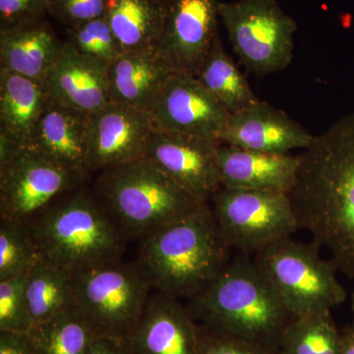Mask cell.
Returning <instances> with one entry per match:
<instances>
[{
	"label": "cell",
	"instance_id": "35",
	"mask_svg": "<svg viewBox=\"0 0 354 354\" xmlns=\"http://www.w3.org/2000/svg\"><path fill=\"white\" fill-rule=\"evenodd\" d=\"M0 354H36L27 334L0 332Z\"/></svg>",
	"mask_w": 354,
	"mask_h": 354
},
{
	"label": "cell",
	"instance_id": "31",
	"mask_svg": "<svg viewBox=\"0 0 354 354\" xmlns=\"http://www.w3.org/2000/svg\"><path fill=\"white\" fill-rule=\"evenodd\" d=\"M109 0H50L48 13L72 27L104 17Z\"/></svg>",
	"mask_w": 354,
	"mask_h": 354
},
{
	"label": "cell",
	"instance_id": "21",
	"mask_svg": "<svg viewBox=\"0 0 354 354\" xmlns=\"http://www.w3.org/2000/svg\"><path fill=\"white\" fill-rule=\"evenodd\" d=\"M62 46L44 19L0 29V69L46 83Z\"/></svg>",
	"mask_w": 354,
	"mask_h": 354
},
{
	"label": "cell",
	"instance_id": "3",
	"mask_svg": "<svg viewBox=\"0 0 354 354\" xmlns=\"http://www.w3.org/2000/svg\"><path fill=\"white\" fill-rule=\"evenodd\" d=\"M137 258L153 290L186 301L209 285L232 259L209 204L139 241Z\"/></svg>",
	"mask_w": 354,
	"mask_h": 354
},
{
	"label": "cell",
	"instance_id": "5",
	"mask_svg": "<svg viewBox=\"0 0 354 354\" xmlns=\"http://www.w3.org/2000/svg\"><path fill=\"white\" fill-rule=\"evenodd\" d=\"M93 194L127 241H140L206 205L147 158L101 171Z\"/></svg>",
	"mask_w": 354,
	"mask_h": 354
},
{
	"label": "cell",
	"instance_id": "11",
	"mask_svg": "<svg viewBox=\"0 0 354 354\" xmlns=\"http://www.w3.org/2000/svg\"><path fill=\"white\" fill-rule=\"evenodd\" d=\"M220 0H165L158 50L176 73L196 77L218 36Z\"/></svg>",
	"mask_w": 354,
	"mask_h": 354
},
{
	"label": "cell",
	"instance_id": "36",
	"mask_svg": "<svg viewBox=\"0 0 354 354\" xmlns=\"http://www.w3.org/2000/svg\"><path fill=\"white\" fill-rule=\"evenodd\" d=\"M341 354H354V327L353 325L342 332Z\"/></svg>",
	"mask_w": 354,
	"mask_h": 354
},
{
	"label": "cell",
	"instance_id": "34",
	"mask_svg": "<svg viewBox=\"0 0 354 354\" xmlns=\"http://www.w3.org/2000/svg\"><path fill=\"white\" fill-rule=\"evenodd\" d=\"M84 354H134L127 339L97 335Z\"/></svg>",
	"mask_w": 354,
	"mask_h": 354
},
{
	"label": "cell",
	"instance_id": "37",
	"mask_svg": "<svg viewBox=\"0 0 354 354\" xmlns=\"http://www.w3.org/2000/svg\"><path fill=\"white\" fill-rule=\"evenodd\" d=\"M351 310H353V313H354V291H353V295H351Z\"/></svg>",
	"mask_w": 354,
	"mask_h": 354
},
{
	"label": "cell",
	"instance_id": "32",
	"mask_svg": "<svg viewBox=\"0 0 354 354\" xmlns=\"http://www.w3.org/2000/svg\"><path fill=\"white\" fill-rule=\"evenodd\" d=\"M200 354H279V351L257 342L203 329Z\"/></svg>",
	"mask_w": 354,
	"mask_h": 354
},
{
	"label": "cell",
	"instance_id": "2",
	"mask_svg": "<svg viewBox=\"0 0 354 354\" xmlns=\"http://www.w3.org/2000/svg\"><path fill=\"white\" fill-rule=\"evenodd\" d=\"M186 305L204 330L278 351L295 318L253 258L241 253Z\"/></svg>",
	"mask_w": 354,
	"mask_h": 354
},
{
	"label": "cell",
	"instance_id": "25",
	"mask_svg": "<svg viewBox=\"0 0 354 354\" xmlns=\"http://www.w3.org/2000/svg\"><path fill=\"white\" fill-rule=\"evenodd\" d=\"M25 293L32 326L77 306L73 274L41 259L26 277Z\"/></svg>",
	"mask_w": 354,
	"mask_h": 354
},
{
	"label": "cell",
	"instance_id": "33",
	"mask_svg": "<svg viewBox=\"0 0 354 354\" xmlns=\"http://www.w3.org/2000/svg\"><path fill=\"white\" fill-rule=\"evenodd\" d=\"M50 0H0V29L44 19Z\"/></svg>",
	"mask_w": 354,
	"mask_h": 354
},
{
	"label": "cell",
	"instance_id": "20",
	"mask_svg": "<svg viewBox=\"0 0 354 354\" xmlns=\"http://www.w3.org/2000/svg\"><path fill=\"white\" fill-rule=\"evenodd\" d=\"M174 73L158 48L124 51L108 68L109 99L149 113Z\"/></svg>",
	"mask_w": 354,
	"mask_h": 354
},
{
	"label": "cell",
	"instance_id": "1",
	"mask_svg": "<svg viewBox=\"0 0 354 354\" xmlns=\"http://www.w3.org/2000/svg\"><path fill=\"white\" fill-rule=\"evenodd\" d=\"M288 196L299 230L354 279V113L314 135Z\"/></svg>",
	"mask_w": 354,
	"mask_h": 354
},
{
	"label": "cell",
	"instance_id": "19",
	"mask_svg": "<svg viewBox=\"0 0 354 354\" xmlns=\"http://www.w3.org/2000/svg\"><path fill=\"white\" fill-rule=\"evenodd\" d=\"M90 115L50 101L39 118L29 145L55 164L86 179Z\"/></svg>",
	"mask_w": 354,
	"mask_h": 354
},
{
	"label": "cell",
	"instance_id": "38",
	"mask_svg": "<svg viewBox=\"0 0 354 354\" xmlns=\"http://www.w3.org/2000/svg\"><path fill=\"white\" fill-rule=\"evenodd\" d=\"M353 327H354V321H353Z\"/></svg>",
	"mask_w": 354,
	"mask_h": 354
},
{
	"label": "cell",
	"instance_id": "10",
	"mask_svg": "<svg viewBox=\"0 0 354 354\" xmlns=\"http://www.w3.org/2000/svg\"><path fill=\"white\" fill-rule=\"evenodd\" d=\"M220 18L235 53L249 71L268 75L292 62L297 24L277 0L221 2Z\"/></svg>",
	"mask_w": 354,
	"mask_h": 354
},
{
	"label": "cell",
	"instance_id": "13",
	"mask_svg": "<svg viewBox=\"0 0 354 354\" xmlns=\"http://www.w3.org/2000/svg\"><path fill=\"white\" fill-rule=\"evenodd\" d=\"M214 140L153 128L145 158L200 202L208 204L220 189Z\"/></svg>",
	"mask_w": 354,
	"mask_h": 354
},
{
	"label": "cell",
	"instance_id": "23",
	"mask_svg": "<svg viewBox=\"0 0 354 354\" xmlns=\"http://www.w3.org/2000/svg\"><path fill=\"white\" fill-rule=\"evenodd\" d=\"M165 0H109L106 18L124 51L158 48Z\"/></svg>",
	"mask_w": 354,
	"mask_h": 354
},
{
	"label": "cell",
	"instance_id": "14",
	"mask_svg": "<svg viewBox=\"0 0 354 354\" xmlns=\"http://www.w3.org/2000/svg\"><path fill=\"white\" fill-rule=\"evenodd\" d=\"M153 128L150 113L116 102L90 115L88 172L145 158Z\"/></svg>",
	"mask_w": 354,
	"mask_h": 354
},
{
	"label": "cell",
	"instance_id": "8",
	"mask_svg": "<svg viewBox=\"0 0 354 354\" xmlns=\"http://www.w3.org/2000/svg\"><path fill=\"white\" fill-rule=\"evenodd\" d=\"M72 274L77 307L95 334L127 339L153 291L138 264L121 260Z\"/></svg>",
	"mask_w": 354,
	"mask_h": 354
},
{
	"label": "cell",
	"instance_id": "12",
	"mask_svg": "<svg viewBox=\"0 0 354 354\" xmlns=\"http://www.w3.org/2000/svg\"><path fill=\"white\" fill-rule=\"evenodd\" d=\"M149 113L158 129L218 143L230 115L196 77L181 73L169 78Z\"/></svg>",
	"mask_w": 354,
	"mask_h": 354
},
{
	"label": "cell",
	"instance_id": "30",
	"mask_svg": "<svg viewBox=\"0 0 354 354\" xmlns=\"http://www.w3.org/2000/svg\"><path fill=\"white\" fill-rule=\"evenodd\" d=\"M26 277L0 281V332L27 334L32 327L26 299Z\"/></svg>",
	"mask_w": 354,
	"mask_h": 354
},
{
	"label": "cell",
	"instance_id": "4",
	"mask_svg": "<svg viewBox=\"0 0 354 354\" xmlns=\"http://www.w3.org/2000/svg\"><path fill=\"white\" fill-rule=\"evenodd\" d=\"M29 227L39 258L76 274L122 260L127 239L93 193H70Z\"/></svg>",
	"mask_w": 354,
	"mask_h": 354
},
{
	"label": "cell",
	"instance_id": "9",
	"mask_svg": "<svg viewBox=\"0 0 354 354\" xmlns=\"http://www.w3.org/2000/svg\"><path fill=\"white\" fill-rule=\"evenodd\" d=\"M209 206L227 245L251 257L299 230L288 193L221 187Z\"/></svg>",
	"mask_w": 354,
	"mask_h": 354
},
{
	"label": "cell",
	"instance_id": "15",
	"mask_svg": "<svg viewBox=\"0 0 354 354\" xmlns=\"http://www.w3.org/2000/svg\"><path fill=\"white\" fill-rule=\"evenodd\" d=\"M127 339L134 354H200L203 329L181 300L153 290Z\"/></svg>",
	"mask_w": 354,
	"mask_h": 354
},
{
	"label": "cell",
	"instance_id": "26",
	"mask_svg": "<svg viewBox=\"0 0 354 354\" xmlns=\"http://www.w3.org/2000/svg\"><path fill=\"white\" fill-rule=\"evenodd\" d=\"M27 335L36 354H84L97 337L77 306L32 326Z\"/></svg>",
	"mask_w": 354,
	"mask_h": 354
},
{
	"label": "cell",
	"instance_id": "7",
	"mask_svg": "<svg viewBox=\"0 0 354 354\" xmlns=\"http://www.w3.org/2000/svg\"><path fill=\"white\" fill-rule=\"evenodd\" d=\"M85 179L0 132V218L30 225Z\"/></svg>",
	"mask_w": 354,
	"mask_h": 354
},
{
	"label": "cell",
	"instance_id": "22",
	"mask_svg": "<svg viewBox=\"0 0 354 354\" xmlns=\"http://www.w3.org/2000/svg\"><path fill=\"white\" fill-rule=\"evenodd\" d=\"M50 95L46 83L0 69V132L28 146Z\"/></svg>",
	"mask_w": 354,
	"mask_h": 354
},
{
	"label": "cell",
	"instance_id": "17",
	"mask_svg": "<svg viewBox=\"0 0 354 354\" xmlns=\"http://www.w3.org/2000/svg\"><path fill=\"white\" fill-rule=\"evenodd\" d=\"M221 187L290 193L297 181L299 156L269 153L218 144Z\"/></svg>",
	"mask_w": 354,
	"mask_h": 354
},
{
	"label": "cell",
	"instance_id": "29",
	"mask_svg": "<svg viewBox=\"0 0 354 354\" xmlns=\"http://www.w3.org/2000/svg\"><path fill=\"white\" fill-rule=\"evenodd\" d=\"M66 34L65 41L79 55L106 68L124 53L104 17L68 27Z\"/></svg>",
	"mask_w": 354,
	"mask_h": 354
},
{
	"label": "cell",
	"instance_id": "6",
	"mask_svg": "<svg viewBox=\"0 0 354 354\" xmlns=\"http://www.w3.org/2000/svg\"><path fill=\"white\" fill-rule=\"evenodd\" d=\"M252 258L293 317L330 311L348 298L334 264L312 241L304 243L290 237Z\"/></svg>",
	"mask_w": 354,
	"mask_h": 354
},
{
	"label": "cell",
	"instance_id": "28",
	"mask_svg": "<svg viewBox=\"0 0 354 354\" xmlns=\"http://www.w3.org/2000/svg\"><path fill=\"white\" fill-rule=\"evenodd\" d=\"M39 259L29 227L0 218V281L26 276Z\"/></svg>",
	"mask_w": 354,
	"mask_h": 354
},
{
	"label": "cell",
	"instance_id": "24",
	"mask_svg": "<svg viewBox=\"0 0 354 354\" xmlns=\"http://www.w3.org/2000/svg\"><path fill=\"white\" fill-rule=\"evenodd\" d=\"M196 78L228 113L250 108L261 102L250 84L228 55L220 36L216 37Z\"/></svg>",
	"mask_w": 354,
	"mask_h": 354
},
{
	"label": "cell",
	"instance_id": "16",
	"mask_svg": "<svg viewBox=\"0 0 354 354\" xmlns=\"http://www.w3.org/2000/svg\"><path fill=\"white\" fill-rule=\"evenodd\" d=\"M313 137L306 128L291 120L283 111L261 101L250 108L230 113L220 143L283 155L297 149L305 150Z\"/></svg>",
	"mask_w": 354,
	"mask_h": 354
},
{
	"label": "cell",
	"instance_id": "18",
	"mask_svg": "<svg viewBox=\"0 0 354 354\" xmlns=\"http://www.w3.org/2000/svg\"><path fill=\"white\" fill-rule=\"evenodd\" d=\"M46 83L53 101L87 115L111 102L108 68L79 55L67 41H64Z\"/></svg>",
	"mask_w": 354,
	"mask_h": 354
},
{
	"label": "cell",
	"instance_id": "27",
	"mask_svg": "<svg viewBox=\"0 0 354 354\" xmlns=\"http://www.w3.org/2000/svg\"><path fill=\"white\" fill-rule=\"evenodd\" d=\"M342 332L330 311L295 317L281 335L279 354H341Z\"/></svg>",
	"mask_w": 354,
	"mask_h": 354
}]
</instances>
